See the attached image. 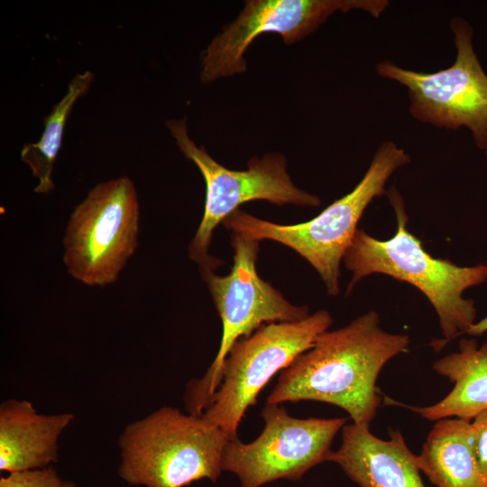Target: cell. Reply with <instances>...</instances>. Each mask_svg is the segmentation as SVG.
<instances>
[{
  "instance_id": "obj_10",
  "label": "cell",
  "mask_w": 487,
  "mask_h": 487,
  "mask_svg": "<svg viewBox=\"0 0 487 487\" xmlns=\"http://www.w3.org/2000/svg\"><path fill=\"white\" fill-rule=\"evenodd\" d=\"M264 427L251 443L228 440L222 470L234 473L242 487H261L278 479L297 481L313 466L328 461L336 433L346 418H298L279 404L266 403Z\"/></svg>"
},
{
  "instance_id": "obj_13",
  "label": "cell",
  "mask_w": 487,
  "mask_h": 487,
  "mask_svg": "<svg viewBox=\"0 0 487 487\" xmlns=\"http://www.w3.org/2000/svg\"><path fill=\"white\" fill-rule=\"evenodd\" d=\"M69 412L41 414L26 400L0 404V470L42 469L59 459V440L74 420Z\"/></svg>"
},
{
  "instance_id": "obj_7",
  "label": "cell",
  "mask_w": 487,
  "mask_h": 487,
  "mask_svg": "<svg viewBox=\"0 0 487 487\" xmlns=\"http://www.w3.org/2000/svg\"><path fill=\"white\" fill-rule=\"evenodd\" d=\"M139 231L133 180L122 176L96 184L67 223L62 260L68 274L89 287L113 284L137 249Z\"/></svg>"
},
{
  "instance_id": "obj_8",
  "label": "cell",
  "mask_w": 487,
  "mask_h": 487,
  "mask_svg": "<svg viewBox=\"0 0 487 487\" xmlns=\"http://www.w3.org/2000/svg\"><path fill=\"white\" fill-rule=\"evenodd\" d=\"M331 324L330 314L318 310L300 321L262 325L239 338L224 361L220 384L201 415L205 422L222 429L230 440L236 438L239 424L260 391Z\"/></svg>"
},
{
  "instance_id": "obj_18",
  "label": "cell",
  "mask_w": 487,
  "mask_h": 487,
  "mask_svg": "<svg viewBox=\"0 0 487 487\" xmlns=\"http://www.w3.org/2000/svg\"><path fill=\"white\" fill-rule=\"evenodd\" d=\"M472 438L479 466L487 478V409L479 413L473 421Z\"/></svg>"
},
{
  "instance_id": "obj_14",
  "label": "cell",
  "mask_w": 487,
  "mask_h": 487,
  "mask_svg": "<svg viewBox=\"0 0 487 487\" xmlns=\"http://www.w3.org/2000/svg\"><path fill=\"white\" fill-rule=\"evenodd\" d=\"M439 375L454 383L440 401L427 407L407 406L428 420L458 418L472 421L487 409V343L478 346L474 339H462L458 351L433 364Z\"/></svg>"
},
{
  "instance_id": "obj_15",
  "label": "cell",
  "mask_w": 487,
  "mask_h": 487,
  "mask_svg": "<svg viewBox=\"0 0 487 487\" xmlns=\"http://www.w3.org/2000/svg\"><path fill=\"white\" fill-rule=\"evenodd\" d=\"M417 456L420 472L437 487H487L473 450L469 420H437Z\"/></svg>"
},
{
  "instance_id": "obj_9",
  "label": "cell",
  "mask_w": 487,
  "mask_h": 487,
  "mask_svg": "<svg viewBox=\"0 0 487 487\" xmlns=\"http://www.w3.org/2000/svg\"><path fill=\"white\" fill-rule=\"evenodd\" d=\"M450 29L456 49L450 67L424 73L383 60L376 65V72L408 89L413 118L438 128L466 127L476 145L487 153V75L473 51L471 25L455 17Z\"/></svg>"
},
{
  "instance_id": "obj_19",
  "label": "cell",
  "mask_w": 487,
  "mask_h": 487,
  "mask_svg": "<svg viewBox=\"0 0 487 487\" xmlns=\"http://www.w3.org/2000/svg\"><path fill=\"white\" fill-rule=\"evenodd\" d=\"M484 332H487V317L477 323L474 322L469 327L466 334L471 335H480L483 334Z\"/></svg>"
},
{
  "instance_id": "obj_16",
  "label": "cell",
  "mask_w": 487,
  "mask_h": 487,
  "mask_svg": "<svg viewBox=\"0 0 487 487\" xmlns=\"http://www.w3.org/2000/svg\"><path fill=\"white\" fill-rule=\"evenodd\" d=\"M94 78L89 70L76 74L69 82L66 94L43 118L44 127L39 141L23 145L21 160L38 180L35 193L48 194L54 189L52 172L66 123L76 102L89 90Z\"/></svg>"
},
{
  "instance_id": "obj_17",
  "label": "cell",
  "mask_w": 487,
  "mask_h": 487,
  "mask_svg": "<svg viewBox=\"0 0 487 487\" xmlns=\"http://www.w3.org/2000/svg\"><path fill=\"white\" fill-rule=\"evenodd\" d=\"M0 487H77L76 483L62 479L51 466L1 476Z\"/></svg>"
},
{
  "instance_id": "obj_5",
  "label": "cell",
  "mask_w": 487,
  "mask_h": 487,
  "mask_svg": "<svg viewBox=\"0 0 487 487\" xmlns=\"http://www.w3.org/2000/svg\"><path fill=\"white\" fill-rule=\"evenodd\" d=\"M260 241L233 233L234 262L229 274L202 273L222 321L219 349L206 373L188 382L184 394L187 411L201 416L208 408L221 381L224 361L232 345L262 325L297 322L309 316L307 306H295L257 273Z\"/></svg>"
},
{
  "instance_id": "obj_1",
  "label": "cell",
  "mask_w": 487,
  "mask_h": 487,
  "mask_svg": "<svg viewBox=\"0 0 487 487\" xmlns=\"http://www.w3.org/2000/svg\"><path fill=\"white\" fill-rule=\"evenodd\" d=\"M409 345L408 335L384 331L378 314L369 311L345 327L320 334L281 372L267 403L326 402L345 410L353 423L369 426L381 401L377 377Z\"/></svg>"
},
{
  "instance_id": "obj_12",
  "label": "cell",
  "mask_w": 487,
  "mask_h": 487,
  "mask_svg": "<svg viewBox=\"0 0 487 487\" xmlns=\"http://www.w3.org/2000/svg\"><path fill=\"white\" fill-rule=\"evenodd\" d=\"M328 461L360 487H425L418 456L399 431L383 440L373 436L368 425H345L341 446L332 451Z\"/></svg>"
},
{
  "instance_id": "obj_11",
  "label": "cell",
  "mask_w": 487,
  "mask_h": 487,
  "mask_svg": "<svg viewBox=\"0 0 487 487\" xmlns=\"http://www.w3.org/2000/svg\"><path fill=\"white\" fill-rule=\"evenodd\" d=\"M238 17L225 25L203 51L200 78L208 84L246 70L244 53L262 34H280L286 44L314 32L337 11L363 10L380 17L387 0H248Z\"/></svg>"
},
{
  "instance_id": "obj_2",
  "label": "cell",
  "mask_w": 487,
  "mask_h": 487,
  "mask_svg": "<svg viewBox=\"0 0 487 487\" xmlns=\"http://www.w3.org/2000/svg\"><path fill=\"white\" fill-rule=\"evenodd\" d=\"M386 194L396 214L397 232L389 240H378L357 229L343 258L345 266L353 273L347 293L372 273H383L410 283L427 297L438 316L444 339L434 346L441 349L474 323V303L464 299L463 293L487 280V265L461 267L431 256L408 230L409 218L398 189L393 186Z\"/></svg>"
},
{
  "instance_id": "obj_3",
  "label": "cell",
  "mask_w": 487,
  "mask_h": 487,
  "mask_svg": "<svg viewBox=\"0 0 487 487\" xmlns=\"http://www.w3.org/2000/svg\"><path fill=\"white\" fill-rule=\"evenodd\" d=\"M228 436L201 416L164 406L125 426L119 476L131 485L184 487L221 474Z\"/></svg>"
},
{
  "instance_id": "obj_4",
  "label": "cell",
  "mask_w": 487,
  "mask_h": 487,
  "mask_svg": "<svg viewBox=\"0 0 487 487\" xmlns=\"http://www.w3.org/2000/svg\"><path fill=\"white\" fill-rule=\"evenodd\" d=\"M409 162V154L404 149L385 141L377 149L356 187L313 219L297 225H280L237 209L223 225L248 238L272 240L291 248L317 271L327 293L335 296L340 289L341 262L364 209L374 198L386 193L385 185L390 177Z\"/></svg>"
},
{
  "instance_id": "obj_6",
  "label": "cell",
  "mask_w": 487,
  "mask_h": 487,
  "mask_svg": "<svg viewBox=\"0 0 487 487\" xmlns=\"http://www.w3.org/2000/svg\"><path fill=\"white\" fill-rule=\"evenodd\" d=\"M166 126L184 157L198 167L206 184L203 216L188 245V256L198 265L201 274L220 265L221 262L208 253L213 233L244 203L265 200L278 206H319L318 197L292 182L282 154L269 152L261 158L253 157L245 170H230L190 139L186 119L168 120Z\"/></svg>"
}]
</instances>
